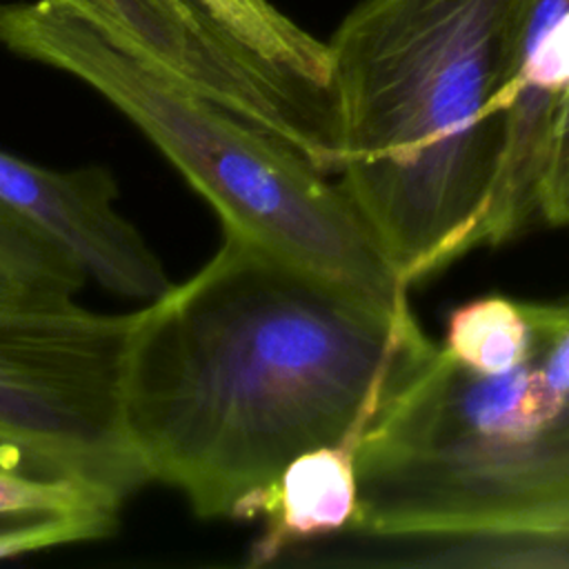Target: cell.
Returning a JSON list of instances; mask_svg holds the SVG:
<instances>
[{"label": "cell", "mask_w": 569, "mask_h": 569, "mask_svg": "<svg viewBox=\"0 0 569 569\" xmlns=\"http://www.w3.org/2000/svg\"><path fill=\"white\" fill-rule=\"evenodd\" d=\"M211 260L133 311L120 425L144 478L198 518H231L300 453L376 416L431 342L222 229Z\"/></svg>", "instance_id": "1"}, {"label": "cell", "mask_w": 569, "mask_h": 569, "mask_svg": "<svg viewBox=\"0 0 569 569\" xmlns=\"http://www.w3.org/2000/svg\"><path fill=\"white\" fill-rule=\"evenodd\" d=\"M511 31L513 0H362L327 42L340 187L407 287L473 249Z\"/></svg>", "instance_id": "2"}, {"label": "cell", "mask_w": 569, "mask_h": 569, "mask_svg": "<svg viewBox=\"0 0 569 569\" xmlns=\"http://www.w3.org/2000/svg\"><path fill=\"white\" fill-rule=\"evenodd\" d=\"M349 529L569 540V296L536 300L527 353L473 371L433 342L391 380L356 453Z\"/></svg>", "instance_id": "3"}, {"label": "cell", "mask_w": 569, "mask_h": 569, "mask_svg": "<svg viewBox=\"0 0 569 569\" xmlns=\"http://www.w3.org/2000/svg\"><path fill=\"white\" fill-rule=\"evenodd\" d=\"M0 47L76 76L122 111L236 231L387 318L411 313L371 229L302 151L113 44L51 0L0 2Z\"/></svg>", "instance_id": "4"}, {"label": "cell", "mask_w": 569, "mask_h": 569, "mask_svg": "<svg viewBox=\"0 0 569 569\" xmlns=\"http://www.w3.org/2000/svg\"><path fill=\"white\" fill-rule=\"evenodd\" d=\"M133 313L73 298H0V458L76 476L124 498L144 482L120 425V373Z\"/></svg>", "instance_id": "5"}, {"label": "cell", "mask_w": 569, "mask_h": 569, "mask_svg": "<svg viewBox=\"0 0 569 569\" xmlns=\"http://www.w3.org/2000/svg\"><path fill=\"white\" fill-rule=\"evenodd\" d=\"M89 20L113 44L338 173L333 93L260 60L198 0H51Z\"/></svg>", "instance_id": "6"}, {"label": "cell", "mask_w": 569, "mask_h": 569, "mask_svg": "<svg viewBox=\"0 0 569 569\" xmlns=\"http://www.w3.org/2000/svg\"><path fill=\"white\" fill-rule=\"evenodd\" d=\"M505 138L473 247L569 222V0H513Z\"/></svg>", "instance_id": "7"}, {"label": "cell", "mask_w": 569, "mask_h": 569, "mask_svg": "<svg viewBox=\"0 0 569 569\" xmlns=\"http://www.w3.org/2000/svg\"><path fill=\"white\" fill-rule=\"evenodd\" d=\"M116 198L107 167L53 171L0 151V204L107 291L151 302L171 282Z\"/></svg>", "instance_id": "8"}, {"label": "cell", "mask_w": 569, "mask_h": 569, "mask_svg": "<svg viewBox=\"0 0 569 569\" xmlns=\"http://www.w3.org/2000/svg\"><path fill=\"white\" fill-rule=\"evenodd\" d=\"M365 429L296 456L276 480L236 505L231 518L264 520L262 536L249 549V567L278 562L309 540L349 529L358 505L356 453Z\"/></svg>", "instance_id": "9"}, {"label": "cell", "mask_w": 569, "mask_h": 569, "mask_svg": "<svg viewBox=\"0 0 569 569\" xmlns=\"http://www.w3.org/2000/svg\"><path fill=\"white\" fill-rule=\"evenodd\" d=\"M236 40L273 69L331 91V58L318 40L269 0H198Z\"/></svg>", "instance_id": "10"}, {"label": "cell", "mask_w": 569, "mask_h": 569, "mask_svg": "<svg viewBox=\"0 0 569 569\" xmlns=\"http://www.w3.org/2000/svg\"><path fill=\"white\" fill-rule=\"evenodd\" d=\"M533 325L536 300L502 293L480 296L449 313L442 349L473 371H505L527 353Z\"/></svg>", "instance_id": "11"}, {"label": "cell", "mask_w": 569, "mask_h": 569, "mask_svg": "<svg viewBox=\"0 0 569 569\" xmlns=\"http://www.w3.org/2000/svg\"><path fill=\"white\" fill-rule=\"evenodd\" d=\"M124 496L76 476H42L0 460V527L60 513L118 511Z\"/></svg>", "instance_id": "12"}, {"label": "cell", "mask_w": 569, "mask_h": 569, "mask_svg": "<svg viewBox=\"0 0 569 569\" xmlns=\"http://www.w3.org/2000/svg\"><path fill=\"white\" fill-rule=\"evenodd\" d=\"M0 273L44 298H73L84 271L0 204Z\"/></svg>", "instance_id": "13"}, {"label": "cell", "mask_w": 569, "mask_h": 569, "mask_svg": "<svg viewBox=\"0 0 569 569\" xmlns=\"http://www.w3.org/2000/svg\"><path fill=\"white\" fill-rule=\"evenodd\" d=\"M118 525V511H80L42 516L0 527V560L29 551L51 549L109 536Z\"/></svg>", "instance_id": "14"}, {"label": "cell", "mask_w": 569, "mask_h": 569, "mask_svg": "<svg viewBox=\"0 0 569 569\" xmlns=\"http://www.w3.org/2000/svg\"><path fill=\"white\" fill-rule=\"evenodd\" d=\"M18 296H33V293H29L27 289H22L20 284H16L13 280L0 273V298H18Z\"/></svg>", "instance_id": "15"}, {"label": "cell", "mask_w": 569, "mask_h": 569, "mask_svg": "<svg viewBox=\"0 0 569 569\" xmlns=\"http://www.w3.org/2000/svg\"><path fill=\"white\" fill-rule=\"evenodd\" d=\"M0 460H2V458H0ZM2 462H4V460H2Z\"/></svg>", "instance_id": "16"}]
</instances>
